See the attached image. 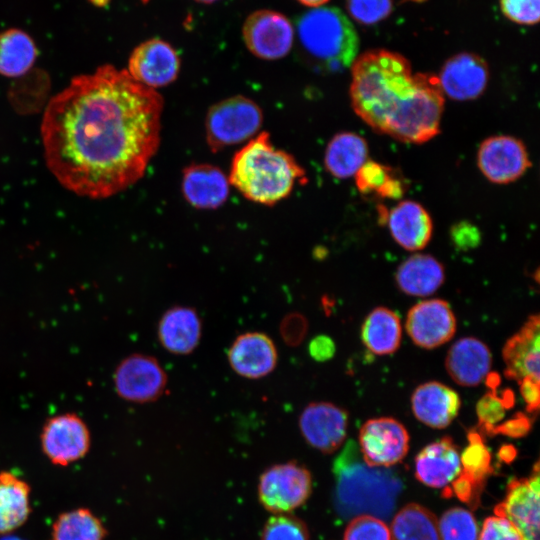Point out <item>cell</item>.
I'll list each match as a JSON object with an SVG mask.
<instances>
[{
  "label": "cell",
  "mask_w": 540,
  "mask_h": 540,
  "mask_svg": "<svg viewBox=\"0 0 540 540\" xmlns=\"http://www.w3.org/2000/svg\"><path fill=\"white\" fill-rule=\"evenodd\" d=\"M163 98L127 70L74 77L41 124L48 168L68 190L102 199L140 180L160 145Z\"/></svg>",
  "instance_id": "6da1fadb"
},
{
  "label": "cell",
  "mask_w": 540,
  "mask_h": 540,
  "mask_svg": "<svg viewBox=\"0 0 540 540\" xmlns=\"http://www.w3.org/2000/svg\"><path fill=\"white\" fill-rule=\"evenodd\" d=\"M354 112L374 131L421 144L440 132L444 94L437 76L412 72L399 53L374 49L351 65Z\"/></svg>",
  "instance_id": "7a4b0ae2"
},
{
  "label": "cell",
  "mask_w": 540,
  "mask_h": 540,
  "mask_svg": "<svg viewBox=\"0 0 540 540\" xmlns=\"http://www.w3.org/2000/svg\"><path fill=\"white\" fill-rule=\"evenodd\" d=\"M229 183L248 200L273 205L286 198L305 171L286 151L275 149L267 132L251 139L233 157Z\"/></svg>",
  "instance_id": "3957f363"
},
{
  "label": "cell",
  "mask_w": 540,
  "mask_h": 540,
  "mask_svg": "<svg viewBox=\"0 0 540 540\" xmlns=\"http://www.w3.org/2000/svg\"><path fill=\"white\" fill-rule=\"evenodd\" d=\"M334 502L344 517L371 515L382 520L392 514L401 482L384 467L367 465L357 444L350 440L333 463Z\"/></svg>",
  "instance_id": "277c9868"
},
{
  "label": "cell",
  "mask_w": 540,
  "mask_h": 540,
  "mask_svg": "<svg viewBox=\"0 0 540 540\" xmlns=\"http://www.w3.org/2000/svg\"><path fill=\"white\" fill-rule=\"evenodd\" d=\"M299 50L312 66L339 72L358 56V34L347 16L335 7L311 8L296 20Z\"/></svg>",
  "instance_id": "5b68a950"
},
{
  "label": "cell",
  "mask_w": 540,
  "mask_h": 540,
  "mask_svg": "<svg viewBox=\"0 0 540 540\" xmlns=\"http://www.w3.org/2000/svg\"><path fill=\"white\" fill-rule=\"evenodd\" d=\"M263 114L250 98L236 95L212 105L205 119L206 141L212 152L238 144L254 136Z\"/></svg>",
  "instance_id": "8992f818"
},
{
  "label": "cell",
  "mask_w": 540,
  "mask_h": 540,
  "mask_svg": "<svg viewBox=\"0 0 540 540\" xmlns=\"http://www.w3.org/2000/svg\"><path fill=\"white\" fill-rule=\"evenodd\" d=\"M310 472L295 462L271 466L264 471L258 485L262 506L274 514H285L300 507L311 494Z\"/></svg>",
  "instance_id": "52a82bcc"
},
{
  "label": "cell",
  "mask_w": 540,
  "mask_h": 540,
  "mask_svg": "<svg viewBox=\"0 0 540 540\" xmlns=\"http://www.w3.org/2000/svg\"><path fill=\"white\" fill-rule=\"evenodd\" d=\"M167 381V374L159 361L141 353L122 359L113 374L117 395L132 403L157 400L163 395Z\"/></svg>",
  "instance_id": "ba28073f"
},
{
  "label": "cell",
  "mask_w": 540,
  "mask_h": 540,
  "mask_svg": "<svg viewBox=\"0 0 540 540\" xmlns=\"http://www.w3.org/2000/svg\"><path fill=\"white\" fill-rule=\"evenodd\" d=\"M242 36L253 55L264 60H277L290 52L294 28L290 20L280 12L262 9L246 18Z\"/></svg>",
  "instance_id": "9c48e42d"
},
{
  "label": "cell",
  "mask_w": 540,
  "mask_h": 540,
  "mask_svg": "<svg viewBox=\"0 0 540 540\" xmlns=\"http://www.w3.org/2000/svg\"><path fill=\"white\" fill-rule=\"evenodd\" d=\"M409 434L398 420L379 417L366 421L359 432V450L364 462L372 467L388 468L407 454Z\"/></svg>",
  "instance_id": "30bf717a"
},
{
  "label": "cell",
  "mask_w": 540,
  "mask_h": 540,
  "mask_svg": "<svg viewBox=\"0 0 540 540\" xmlns=\"http://www.w3.org/2000/svg\"><path fill=\"white\" fill-rule=\"evenodd\" d=\"M40 441L45 456L59 466L83 458L91 443L88 426L75 413L50 417L43 425Z\"/></svg>",
  "instance_id": "8fae6325"
},
{
  "label": "cell",
  "mask_w": 540,
  "mask_h": 540,
  "mask_svg": "<svg viewBox=\"0 0 540 540\" xmlns=\"http://www.w3.org/2000/svg\"><path fill=\"white\" fill-rule=\"evenodd\" d=\"M527 478H514L505 498L495 506L496 516L507 519L522 540H539V465Z\"/></svg>",
  "instance_id": "7c38bea8"
},
{
  "label": "cell",
  "mask_w": 540,
  "mask_h": 540,
  "mask_svg": "<svg viewBox=\"0 0 540 540\" xmlns=\"http://www.w3.org/2000/svg\"><path fill=\"white\" fill-rule=\"evenodd\" d=\"M477 164L482 174L497 184L519 179L531 166L523 142L509 135H495L482 141Z\"/></svg>",
  "instance_id": "4fadbf2b"
},
{
  "label": "cell",
  "mask_w": 540,
  "mask_h": 540,
  "mask_svg": "<svg viewBox=\"0 0 540 540\" xmlns=\"http://www.w3.org/2000/svg\"><path fill=\"white\" fill-rule=\"evenodd\" d=\"M180 70V58L166 41L152 38L131 53L127 72L138 83L155 89L172 83Z\"/></svg>",
  "instance_id": "5bb4252c"
},
{
  "label": "cell",
  "mask_w": 540,
  "mask_h": 540,
  "mask_svg": "<svg viewBox=\"0 0 540 540\" xmlns=\"http://www.w3.org/2000/svg\"><path fill=\"white\" fill-rule=\"evenodd\" d=\"M406 331L419 347L433 349L448 342L456 332V318L448 302H418L408 312Z\"/></svg>",
  "instance_id": "9a60e30c"
},
{
  "label": "cell",
  "mask_w": 540,
  "mask_h": 540,
  "mask_svg": "<svg viewBox=\"0 0 540 540\" xmlns=\"http://www.w3.org/2000/svg\"><path fill=\"white\" fill-rule=\"evenodd\" d=\"M347 426V411L330 402L308 404L299 418L300 431L307 443L327 454L342 445Z\"/></svg>",
  "instance_id": "2e32d148"
},
{
  "label": "cell",
  "mask_w": 540,
  "mask_h": 540,
  "mask_svg": "<svg viewBox=\"0 0 540 540\" xmlns=\"http://www.w3.org/2000/svg\"><path fill=\"white\" fill-rule=\"evenodd\" d=\"M442 93L456 101L478 98L489 80L487 62L477 54L462 52L450 57L437 76Z\"/></svg>",
  "instance_id": "e0dca14e"
},
{
  "label": "cell",
  "mask_w": 540,
  "mask_h": 540,
  "mask_svg": "<svg viewBox=\"0 0 540 540\" xmlns=\"http://www.w3.org/2000/svg\"><path fill=\"white\" fill-rule=\"evenodd\" d=\"M228 361L235 373L248 379H259L276 367L278 353L273 340L262 332L238 335L228 350Z\"/></svg>",
  "instance_id": "ac0fdd59"
},
{
  "label": "cell",
  "mask_w": 540,
  "mask_h": 540,
  "mask_svg": "<svg viewBox=\"0 0 540 540\" xmlns=\"http://www.w3.org/2000/svg\"><path fill=\"white\" fill-rule=\"evenodd\" d=\"M505 362L504 374L508 379L519 382L529 377L540 381V320L531 315L521 329L511 336L502 350Z\"/></svg>",
  "instance_id": "d6986e66"
},
{
  "label": "cell",
  "mask_w": 540,
  "mask_h": 540,
  "mask_svg": "<svg viewBox=\"0 0 540 540\" xmlns=\"http://www.w3.org/2000/svg\"><path fill=\"white\" fill-rule=\"evenodd\" d=\"M229 179L218 167L192 164L183 170L182 193L186 201L197 209H216L229 195Z\"/></svg>",
  "instance_id": "ffe728a7"
},
{
  "label": "cell",
  "mask_w": 540,
  "mask_h": 540,
  "mask_svg": "<svg viewBox=\"0 0 540 540\" xmlns=\"http://www.w3.org/2000/svg\"><path fill=\"white\" fill-rule=\"evenodd\" d=\"M460 472V454L449 436L428 444L415 458V476L429 487L446 488Z\"/></svg>",
  "instance_id": "44dd1931"
},
{
  "label": "cell",
  "mask_w": 540,
  "mask_h": 540,
  "mask_svg": "<svg viewBox=\"0 0 540 540\" xmlns=\"http://www.w3.org/2000/svg\"><path fill=\"white\" fill-rule=\"evenodd\" d=\"M491 364L488 346L474 337L457 340L445 359V368L452 380L468 387L479 385L489 373Z\"/></svg>",
  "instance_id": "7402d4cb"
},
{
  "label": "cell",
  "mask_w": 540,
  "mask_h": 540,
  "mask_svg": "<svg viewBox=\"0 0 540 540\" xmlns=\"http://www.w3.org/2000/svg\"><path fill=\"white\" fill-rule=\"evenodd\" d=\"M461 401L458 393L440 382L419 385L411 397L415 417L425 425L442 429L458 415Z\"/></svg>",
  "instance_id": "603a6c76"
},
{
  "label": "cell",
  "mask_w": 540,
  "mask_h": 540,
  "mask_svg": "<svg viewBox=\"0 0 540 540\" xmlns=\"http://www.w3.org/2000/svg\"><path fill=\"white\" fill-rule=\"evenodd\" d=\"M202 323L197 311L188 306H173L159 320L157 334L164 349L187 355L199 344Z\"/></svg>",
  "instance_id": "cb8c5ba5"
},
{
  "label": "cell",
  "mask_w": 540,
  "mask_h": 540,
  "mask_svg": "<svg viewBox=\"0 0 540 540\" xmlns=\"http://www.w3.org/2000/svg\"><path fill=\"white\" fill-rule=\"evenodd\" d=\"M388 227L393 239L404 249L418 251L430 241L432 219L427 210L412 200L400 202L388 215Z\"/></svg>",
  "instance_id": "d4e9b609"
},
{
  "label": "cell",
  "mask_w": 540,
  "mask_h": 540,
  "mask_svg": "<svg viewBox=\"0 0 540 540\" xmlns=\"http://www.w3.org/2000/svg\"><path fill=\"white\" fill-rule=\"evenodd\" d=\"M395 279L398 288L412 296L434 293L444 282L443 265L428 254H414L398 267Z\"/></svg>",
  "instance_id": "484cf974"
},
{
  "label": "cell",
  "mask_w": 540,
  "mask_h": 540,
  "mask_svg": "<svg viewBox=\"0 0 540 540\" xmlns=\"http://www.w3.org/2000/svg\"><path fill=\"white\" fill-rule=\"evenodd\" d=\"M368 145L364 138L352 132L336 134L328 143L324 165L336 178L354 176L367 161Z\"/></svg>",
  "instance_id": "4316f807"
},
{
  "label": "cell",
  "mask_w": 540,
  "mask_h": 540,
  "mask_svg": "<svg viewBox=\"0 0 540 540\" xmlns=\"http://www.w3.org/2000/svg\"><path fill=\"white\" fill-rule=\"evenodd\" d=\"M30 511L29 484L12 472H0V534L23 525Z\"/></svg>",
  "instance_id": "83f0119b"
},
{
  "label": "cell",
  "mask_w": 540,
  "mask_h": 540,
  "mask_svg": "<svg viewBox=\"0 0 540 540\" xmlns=\"http://www.w3.org/2000/svg\"><path fill=\"white\" fill-rule=\"evenodd\" d=\"M402 328L399 316L386 307H377L366 317L361 338L365 347L376 355L394 353L400 346Z\"/></svg>",
  "instance_id": "f1b7e54d"
},
{
  "label": "cell",
  "mask_w": 540,
  "mask_h": 540,
  "mask_svg": "<svg viewBox=\"0 0 540 540\" xmlns=\"http://www.w3.org/2000/svg\"><path fill=\"white\" fill-rule=\"evenodd\" d=\"M37 49L32 38L24 31L10 28L0 33V74L17 77L25 74L34 64Z\"/></svg>",
  "instance_id": "f546056e"
},
{
  "label": "cell",
  "mask_w": 540,
  "mask_h": 540,
  "mask_svg": "<svg viewBox=\"0 0 540 540\" xmlns=\"http://www.w3.org/2000/svg\"><path fill=\"white\" fill-rule=\"evenodd\" d=\"M389 530L391 540H441L435 515L416 503L399 510Z\"/></svg>",
  "instance_id": "4dcf8cb0"
},
{
  "label": "cell",
  "mask_w": 540,
  "mask_h": 540,
  "mask_svg": "<svg viewBox=\"0 0 540 540\" xmlns=\"http://www.w3.org/2000/svg\"><path fill=\"white\" fill-rule=\"evenodd\" d=\"M105 535L100 519L86 508L61 514L52 526V540H104Z\"/></svg>",
  "instance_id": "1f68e13d"
},
{
  "label": "cell",
  "mask_w": 540,
  "mask_h": 540,
  "mask_svg": "<svg viewBox=\"0 0 540 540\" xmlns=\"http://www.w3.org/2000/svg\"><path fill=\"white\" fill-rule=\"evenodd\" d=\"M467 439L468 445L460 455L461 473L482 492L487 477L492 473L491 453L484 443V436L477 429L470 430Z\"/></svg>",
  "instance_id": "d6a6232c"
},
{
  "label": "cell",
  "mask_w": 540,
  "mask_h": 540,
  "mask_svg": "<svg viewBox=\"0 0 540 540\" xmlns=\"http://www.w3.org/2000/svg\"><path fill=\"white\" fill-rule=\"evenodd\" d=\"M392 174L389 167L374 161H366L354 176L357 188L362 193L374 191L383 197L396 198L403 193V187Z\"/></svg>",
  "instance_id": "836d02e7"
},
{
  "label": "cell",
  "mask_w": 540,
  "mask_h": 540,
  "mask_svg": "<svg viewBox=\"0 0 540 540\" xmlns=\"http://www.w3.org/2000/svg\"><path fill=\"white\" fill-rule=\"evenodd\" d=\"M441 540H477L478 526L473 514L461 507L443 513L438 522Z\"/></svg>",
  "instance_id": "e575fe53"
},
{
  "label": "cell",
  "mask_w": 540,
  "mask_h": 540,
  "mask_svg": "<svg viewBox=\"0 0 540 540\" xmlns=\"http://www.w3.org/2000/svg\"><path fill=\"white\" fill-rule=\"evenodd\" d=\"M261 540H309V532L301 519L288 513L275 514L265 523Z\"/></svg>",
  "instance_id": "d590c367"
},
{
  "label": "cell",
  "mask_w": 540,
  "mask_h": 540,
  "mask_svg": "<svg viewBox=\"0 0 540 540\" xmlns=\"http://www.w3.org/2000/svg\"><path fill=\"white\" fill-rule=\"evenodd\" d=\"M343 540H391V537L384 520L371 515H360L351 519Z\"/></svg>",
  "instance_id": "8d00e7d4"
},
{
  "label": "cell",
  "mask_w": 540,
  "mask_h": 540,
  "mask_svg": "<svg viewBox=\"0 0 540 540\" xmlns=\"http://www.w3.org/2000/svg\"><path fill=\"white\" fill-rule=\"evenodd\" d=\"M506 409L507 407L496 390H489L476 404V414L479 420L476 429L483 436H488L489 430L503 420Z\"/></svg>",
  "instance_id": "74e56055"
},
{
  "label": "cell",
  "mask_w": 540,
  "mask_h": 540,
  "mask_svg": "<svg viewBox=\"0 0 540 540\" xmlns=\"http://www.w3.org/2000/svg\"><path fill=\"white\" fill-rule=\"evenodd\" d=\"M349 15L365 25L375 24L391 13L392 0H346Z\"/></svg>",
  "instance_id": "f35d334b"
},
{
  "label": "cell",
  "mask_w": 540,
  "mask_h": 540,
  "mask_svg": "<svg viewBox=\"0 0 540 540\" xmlns=\"http://www.w3.org/2000/svg\"><path fill=\"white\" fill-rule=\"evenodd\" d=\"M503 15L520 25H534L539 22L540 0H500Z\"/></svg>",
  "instance_id": "ab89813d"
},
{
  "label": "cell",
  "mask_w": 540,
  "mask_h": 540,
  "mask_svg": "<svg viewBox=\"0 0 540 540\" xmlns=\"http://www.w3.org/2000/svg\"><path fill=\"white\" fill-rule=\"evenodd\" d=\"M478 540H522V538L507 519L495 515L485 519Z\"/></svg>",
  "instance_id": "60d3db41"
},
{
  "label": "cell",
  "mask_w": 540,
  "mask_h": 540,
  "mask_svg": "<svg viewBox=\"0 0 540 540\" xmlns=\"http://www.w3.org/2000/svg\"><path fill=\"white\" fill-rule=\"evenodd\" d=\"M308 331V321L300 313H290L286 315L280 325V334L289 346L299 345L305 338Z\"/></svg>",
  "instance_id": "b9f144b4"
},
{
  "label": "cell",
  "mask_w": 540,
  "mask_h": 540,
  "mask_svg": "<svg viewBox=\"0 0 540 540\" xmlns=\"http://www.w3.org/2000/svg\"><path fill=\"white\" fill-rule=\"evenodd\" d=\"M531 427L532 420L526 414L517 412L508 420L493 426L489 430L488 436L501 434L512 438H519L528 434Z\"/></svg>",
  "instance_id": "7bdbcfd3"
},
{
  "label": "cell",
  "mask_w": 540,
  "mask_h": 540,
  "mask_svg": "<svg viewBox=\"0 0 540 540\" xmlns=\"http://www.w3.org/2000/svg\"><path fill=\"white\" fill-rule=\"evenodd\" d=\"M520 393L526 403V410L530 414H536L540 404L539 381L526 377L518 382Z\"/></svg>",
  "instance_id": "ee69618b"
},
{
  "label": "cell",
  "mask_w": 540,
  "mask_h": 540,
  "mask_svg": "<svg viewBox=\"0 0 540 540\" xmlns=\"http://www.w3.org/2000/svg\"><path fill=\"white\" fill-rule=\"evenodd\" d=\"M335 343L326 335H318L314 337L308 346L310 356L316 361H327L335 354Z\"/></svg>",
  "instance_id": "f6af8a7d"
},
{
  "label": "cell",
  "mask_w": 540,
  "mask_h": 540,
  "mask_svg": "<svg viewBox=\"0 0 540 540\" xmlns=\"http://www.w3.org/2000/svg\"><path fill=\"white\" fill-rule=\"evenodd\" d=\"M453 238L460 248L474 247L478 242L476 231L473 228L467 229V227H464L461 230L459 229L453 234Z\"/></svg>",
  "instance_id": "bcb514c9"
},
{
  "label": "cell",
  "mask_w": 540,
  "mask_h": 540,
  "mask_svg": "<svg viewBox=\"0 0 540 540\" xmlns=\"http://www.w3.org/2000/svg\"><path fill=\"white\" fill-rule=\"evenodd\" d=\"M516 449L512 445H504L498 452V457L505 463L511 462L516 457Z\"/></svg>",
  "instance_id": "7dc6e473"
},
{
  "label": "cell",
  "mask_w": 540,
  "mask_h": 540,
  "mask_svg": "<svg viewBox=\"0 0 540 540\" xmlns=\"http://www.w3.org/2000/svg\"><path fill=\"white\" fill-rule=\"evenodd\" d=\"M485 379L490 390H496L500 384V376L497 373H488Z\"/></svg>",
  "instance_id": "c3c4849f"
},
{
  "label": "cell",
  "mask_w": 540,
  "mask_h": 540,
  "mask_svg": "<svg viewBox=\"0 0 540 540\" xmlns=\"http://www.w3.org/2000/svg\"><path fill=\"white\" fill-rule=\"evenodd\" d=\"M298 1L305 6H308L311 8H317L327 3L329 0H298Z\"/></svg>",
  "instance_id": "681fc988"
},
{
  "label": "cell",
  "mask_w": 540,
  "mask_h": 540,
  "mask_svg": "<svg viewBox=\"0 0 540 540\" xmlns=\"http://www.w3.org/2000/svg\"><path fill=\"white\" fill-rule=\"evenodd\" d=\"M0 540H23V539L16 536H6V537L1 538Z\"/></svg>",
  "instance_id": "f907efd6"
},
{
  "label": "cell",
  "mask_w": 540,
  "mask_h": 540,
  "mask_svg": "<svg viewBox=\"0 0 540 540\" xmlns=\"http://www.w3.org/2000/svg\"><path fill=\"white\" fill-rule=\"evenodd\" d=\"M195 1L200 2V3L210 4L212 2H215L216 0H195Z\"/></svg>",
  "instance_id": "816d5d0a"
},
{
  "label": "cell",
  "mask_w": 540,
  "mask_h": 540,
  "mask_svg": "<svg viewBox=\"0 0 540 540\" xmlns=\"http://www.w3.org/2000/svg\"><path fill=\"white\" fill-rule=\"evenodd\" d=\"M143 3H147L149 0H141Z\"/></svg>",
  "instance_id": "f5cc1de1"
}]
</instances>
